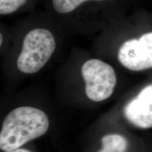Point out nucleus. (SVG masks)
<instances>
[{"label":"nucleus","instance_id":"nucleus-1","mask_svg":"<svg viewBox=\"0 0 152 152\" xmlns=\"http://www.w3.org/2000/svg\"><path fill=\"white\" fill-rule=\"evenodd\" d=\"M49 127L47 114L30 106L12 110L4 120L0 132V148L11 151L44 135Z\"/></svg>","mask_w":152,"mask_h":152},{"label":"nucleus","instance_id":"nucleus-2","mask_svg":"<svg viewBox=\"0 0 152 152\" xmlns=\"http://www.w3.org/2000/svg\"><path fill=\"white\" fill-rule=\"evenodd\" d=\"M56 49V42L50 31L44 28L32 30L26 35L17 67L26 74L37 73L42 68Z\"/></svg>","mask_w":152,"mask_h":152},{"label":"nucleus","instance_id":"nucleus-3","mask_svg":"<svg viewBox=\"0 0 152 152\" xmlns=\"http://www.w3.org/2000/svg\"><path fill=\"white\" fill-rule=\"evenodd\" d=\"M85 83V93L94 102H102L113 94L117 83L113 68L99 59L87 61L81 68Z\"/></svg>","mask_w":152,"mask_h":152},{"label":"nucleus","instance_id":"nucleus-4","mask_svg":"<svg viewBox=\"0 0 152 152\" xmlns=\"http://www.w3.org/2000/svg\"><path fill=\"white\" fill-rule=\"evenodd\" d=\"M118 58L121 65L130 71L152 69V31L125 41L120 47Z\"/></svg>","mask_w":152,"mask_h":152},{"label":"nucleus","instance_id":"nucleus-5","mask_svg":"<svg viewBox=\"0 0 152 152\" xmlns=\"http://www.w3.org/2000/svg\"><path fill=\"white\" fill-rule=\"evenodd\" d=\"M125 121L142 130L152 128V81L144 85L123 109Z\"/></svg>","mask_w":152,"mask_h":152},{"label":"nucleus","instance_id":"nucleus-6","mask_svg":"<svg viewBox=\"0 0 152 152\" xmlns=\"http://www.w3.org/2000/svg\"><path fill=\"white\" fill-rule=\"evenodd\" d=\"M102 149L99 152H128L130 143L121 134H109L102 139Z\"/></svg>","mask_w":152,"mask_h":152},{"label":"nucleus","instance_id":"nucleus-7","mask_svg":"<svg viewBox=\"0 0 152 152\" xmlns=\"http://www.w3.org/2000/svg\"><path fill=\"white\" fill-rule=\"evenodd\" d=\"M88 0H52L54 8L58 13L66 14L73 11L79 5ZM104 1V0H95Z\"/></svg>","mask_w":152,"mask_h":152},{"label":"nucleus","instance_id":"nucleus-8","mask_svg":"<svg viewBox=\"0 0 152 152\" xmlns=\"http://www.w3.org/2000/svg\"><path fill=\"white\" fill-rule=\"evenodd\" d=\"M27 0H0V14H10L20 8Z\"/></svg>","mask_w":152,"mask_h":152},{"label":"nucleus","instance_id":"nucleus-9","mask_svg":"<svg viewBox=\"0 0 152 152\" xmlns=\"http://www.w3.org/2000/svg\"><path fill=\"white\" fill-rule=\"evenodd\" d=\"M5 152H33V151H29V150H28V149H20V148H18V149L11 150V151H6Z\"/></svg>","mask_w":152,"mask_h":152},{"label":"nucleus","instance_id":"nucleus-10","mask_svg":"<svg viewBox=\"0 0 152 152\" xmlns=\"http://www.w3.org/2000/svg\"><path fill=\"white\" fill-rule=\"evenodd\" d=\"M2 41H3V38H2V35H0V45H2Z\"/></svg>","mask_w":152,"mask_h":152}]
</instances>
